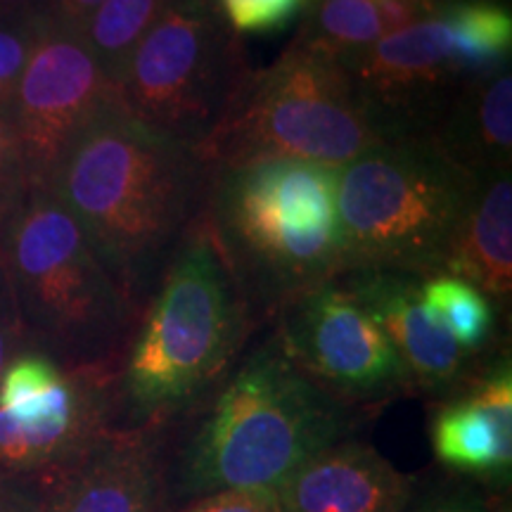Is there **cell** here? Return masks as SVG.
Returning <instances> with one entry per match:
<instances>
[{"instance_id":"d4e9b609","label":"cell","mask_w":512,"mask_h":512,"mask_svg":"<svg viewBox=\"0 0 512 512\" xmlns=\"http://www.w3.org/2000/svg\"><path fill=\"white\" fill-rule=\"evenodd\" d=\"M31 188L22 145L8 112H0V230Z\"/></svg>"},{"instance_id":"8fae6325","label":"cell","mask_w":512,"mask_h":512,"mask_svg":"<svg viewBox=\"0 0 512 512\" xmlns=\"http://www.w3.org/2000/svg\"><path fill=\"white\" fill-rule=\"evenodd\" d=\"M110 100L112 81L83 36L38 17L10 107L31 185L48 188L72 140Z\"/></svg>"},{"instance_id":"4fadbf2b","label":"cell","mask_w":512,"mask_h":512,"mask_svg":"<svg viewBox=\"0 0 512 512\" xmlns=\"http://www.w3.org/2000/svg\"><path fill=\"white\" fill-rule=\"evenodd\" d=\"M339 283L389 339L418 394L446 399L477 373V354L460 349L422 299L420 275L399 271H347Z\"/></svg>"},{"instance_id":"7a4b0ae2","label":"cell","mask_w":512,"mask_h":512,"mask_svg":"<svg viewBox=\"0 0 512 512\" xmlns=\"http://www.w3.org/2000/svg\"><path fill=\"white\" fill-rule=\"evenodd\" d=\"M48 190L143 313L207 207L209 171L195 150L138 124L112 98L72 140Z\"/></svg>"},{"instance_id":"8992f818","label":"cell","mask_w":512,"mask_h":512,"mask_svg":"<svg viewBox=\"0 0 512 512\" xmlns=\"http://www.w3.org/2000/svg\"><path fill=\"white\" fill-rule=\"evenodd\" d=\"M389 140L351 69L294 38L266 69H247L195 155L207 171L254 159L342 169Z\"/></svg>"},{"instance_id":"7c38bea8","label":"cell","mask_w":512,"mask_h":512,"mask_svg":"<svg viewBox=\"0 0 512 512\" xmlns=\"http://www.w3.org/2000/svg\"><path fill=\"white\" fill-rule=\"evenodd\" d=\"M351 74L389 138L427 136L465 81L439 12L382 36L351 64Z\"/></svg>"},{"instance_id":"603a6c76","label":"cell","mask_w":512,"mask_h":512,"mask_svg":"<svg viewBox=\"0 0 512 512\" xmlns=\"http://www.w3.org/2000/svg\"><path fill=\"white\" fill-rule=\"evenodd\" d=\"M38 17L0 19V112H8L29 60Z\"/></svg>"},{"instance_id":"f1b7e54d","label":"cell","mask_w":512,"mask_h":512,"mask_svg":"<svg viewBox=\"0 0 512 512\" xmlns=\"http://www.w3.org/2000/svg\"><path fill=\"white\" fill-rule=\"evenodd\" d=\"M387 34H396L437 15L444 0H370Z\"/></svg>"},{"instance_id":"5bb4252c","label":"cell","mask_w":512,"mask_h":512,"mask_svg":"<svg viewBox=\"0 0 512 512\" xmlns=\"http://www.w3.org/2000/svg\"><path fill=\"white\" fill-rule=\"evenodd\" d=\"M171 434L107 432L46 482L41 512H164V458Z\"/></svg>"},{"instance_id":"7402d4cb","label":"cell","mask_w":512,"mask_h":512,"mask_svg":"<svg viewBox=\"0 0 512 512\" xmlns=\"http://www.w3.org/2000/svg\"><path fill=\"white\" fill-rule=\"evenodd\" d=\"M422 299L434 320L444 328L460 349L482 354L494 335V309L486 294L475 285L448 273H434L422 278Z\"/></svg>"},{"instance_id":"30bf717a","label":"cell","mask_w":512,"mask_h":512,"mask_svg":"<svg viewBox=\"0 0 512 512\" xmlns=\"http://www.w3.org/2000/svg\"><path fill=\"white\" fill-rule=\"evenodd\" d=\"M271 323L285 354L347 406L370 413L418 394L389 339L337 278L292 297Z\"/></svg>"},{"instance_id":"1f68e13d","label":"cell","mask_w":512,"mask_h":512,"mask_svg":"<svg viewBox=\"0 0 512 512\" xmlns=\"http://www.w3.org/2000/svg\"><path fill=\"white\" fill-rule=\"evenodd\" d=\"M46 0H0V19L43 15Z\"/></svg>"},{"instance_id":"cb8c5ba5","label":"cell","mask_w":512,"mask_h":512,"mask_svg":"<svg viewBox=\"0 0 512 512\" xmlns=\"http://www.w3.org/2000/svg\"><path fill=\"white\" fill-rule=\"evenodd\" d=\"M306 0H216L233 34L280 31L297 17Z\"/></svg>"},{"instance_id":"5b68a950","label":"cell","mask_w":512,"mask_h":512,"mask_svg":"<svg viewBox=\"0 0 512 512\" xmlns=\"http://www.w3.org/2000/svg\"><path fill=\"white\" fill-rule=\"evenodd\" d=\"M337 171L254 159L209 174L204 214L259 323L344 273Z\"/></svg>"},{"instance_id":"4dcf8cb0","label":"cell","mask_w":512,"mask_h":512,"mask_svg":"<svg viewBox=\"0 0 512 512\" xmlns=\"http://www.w3.org/2000/svg\"><path fill=\"white\" fill-rule=\"evenodd\" d=\"M100 3L102 0H46L43 15L64 29L81 34Z\"/></svg>"},{"instance_id":"2e32d148","label":"cell","mask_w":512,"mask_h":512,"mask_svg":"<svg viewBox=\"0 0 512 512\" xmlns=\"http://www.w3.org/2000/svg\"><path fill=\"white\" fill-rule=\"evenodd\" d=\"M413 494L415 477L356 437L323 448L278 486L280 512H406Z\"/></svg>"},{"instance_id":"9c48e42d","label":"cell","mask_w":512,"mask_h":512,"mask_svg":"<svg viewBox=\"0 0 512 512\" xmlns=\"http://www.w3.org/2000/svg\"><path fill=\"white\" fill-rule=\"evenodd\" d=\"M112 432L110 384L24 349L0 377V472L48 482Z\"/></svg>"},{"instance_id":"4316f807","label":"cell","mask_w":512,"mask_h":512,"mask_svg":"<svg viewBox=\"0 0 512 512\" xmlns=\"http://www.w3.org/2000/svg\"><path fill=\"white\" fill-rule=\"evenodd\" d=\"M164 512H280L278 489H226Z\"/></svg>"},{"instance_id":"83f0119b","label":"cell","mask_w":512,"mask_h":512,"mask_svg":"<svg viewBox=\"0 0 512 512\" xmlns=\"http://www.w3.org/2000/svg\"><path fill=\"white\" fill-rule=\"evenodd\" d=\"M24 349H27V339H24L22 320H19L15 297H12L8 273L0 264V377L10 366L12 358Z\"/></svg>"},{"instance_id":"3957f363","label":"cell","mask_w":512,"mask_h":512,"mask_svg":"<svg viewBox=\"0 0 512 512\" xmlns=\"http://www.w3.org/2000/svg\"><path fill=\"white\" fill-rule=\"evenodd\" d=\"M259 325L202 211L110 380L112 430L174 434L238 363Z\"/></svg>"},{"instance_id":"e0dca14e","label":"cell","mask_w":512,"mask_h":512,"mask_svg":"<svg viewBox=\"0 0 512 512\" xmlns=\"http://www.w3.org/2000/svg\"><path fill=\"white\" fill-rule=\"evenodd\" d=\"M448 157L477 176L510 171L512 74L508 67L465 79L427 131Z\"/></svg>"},{"instance_id":"6da1fadb","label":"cell","mask_w":512,"mask_h":512,"mask_svg":"<svg viewBox=\"0 0 512 512\" xmlns=\"http://www.w3.org/2000/svg\"><path fill=\"white\" fill-rule=\"evenodd\" d=\"M366 415L318 387L271 328L166 439V510L226 489H278L323 448L354 437Z\"/></svg>"},{"instance_id":"d6a6232c","label":"cell","mask_w":512,"mask_h":512,"mask_svg":"<svg viewBox=\"0 0 512 512\" xmlns=\"http://www.w3.org/2000/svg\"><path fill=\"white\" fill-rule=\"evenodd\" d=\"M494 512H510V505L508 503H501V501H498V498H496V505H494Z\"/></svg>"},{"instance_id":"44dd1931","label":"cell","mask_w":512,"mask_h":512,"mask_svg":"<svg viewBox=\"0 0 512 512\" xmlns=\"http://www.w3.org/2000/svg\"><path fill=\"white\" fill-rule=\"evenodd\" d=\"M176 0H102L81 36L114 83L136 43Z\"/></svg>"},{"instance_id":"ac0fdd59","label":"cell","mask_w":512,"mask_h":512,"mask_svg":"<svg viewBox=\"0 0 512 512\" xmlns=\"http://www.w3.org/2000/svg\"><path fill=\"white\" fill-rule=\"evenodd\" d=\"M444 273L482 294L508 299L512 292V183L510 171L484 176L467 211Z\"/></svg>"},{"instance_id":"ba28073f","label":"cell","mask_w":512,"mask_h":512,"mask_svg":"<svg viewBox=\"0 0 512 512\" xmlns=\"http://www.w3.org/2000/svg\"><path fill=\"white\" fill-rule=\"evenodd\" d=\"M247 69L214 0H176L131 50L112 98L138 124L197 150Z\"/></svg>"},{"instance_id":"52a82bcc","label":"cell","mask_w":512,"mask_h":512,"mask_svg":"<svg viewBox=\"0 0 512 512\" xmlns=\"http://www.w3.org/2000/svg\"><path fill=\"white\" fill-rule=\"evenodd\" d=\"M479 183L482 176L425 136L389 138L342 166L337 209L344 273H444Z\"/></svg>"},{"instance_id":"ffe728a7","label":"cell","mask_w":512,"mask_h":512,"mask_svg":"<svg viewBox=\"0 0 512 512\" xmlns=\"http://www.w3.org/2000/svg\"><path fill=\"white\" fill-rule=\"evenodd\" d=\"M306 19L297 38L351 69L387 31L370 0H306Z\"/></svg>"},{"instance_id":"277c9868","label":"cell","mask_w":512,"mask_h":512,"mask_svg":"<svg viewBox=\"0 0 512 512\" xmlns=\"http://www.w3.org/2000/svg\"><path fill=\"white\" fill-rule=\"evenodd\" d=\"M0 256L27 349L110 384L140 311L48 188L31 185L0 230Z\"/></svg>"},{"instance_id":"484cf974","label":"cell","mask_w":512,"mask_h":512,"mask_svg":"<svg viewBox=\"0 0 512 512\" xmlns=\"http://www.w3.org/2000/svg\"><path fill=\"white\" fill-rule=\"evenodd\" d=\"M496 498L484 494L477 482H453L418 494L415 491L406 512H494Z\"/></svg>"},{"instance_id":"e575fe53","label":"cell","mask_w":512,"mask_h":512,"mask_svg":"<svg viewBox=\"0 0 512 512\" xmlns=\"http://www.w3.org/2000/svg\"><path fill=\"white\" fill-rule=\"evenodd\" d=\"M0 264H3V256H0Z\"/></svg>"},{"instance_id":"836d02e7","label":"cell","mask_w":512,"mask_h":512,"mask_svg":"<svg viewBox=\"0 0 512 512\" xmlns=\"http://www.w3.org/2000/svg\"><path fill=\"white\" fill-rule=\"evenodd\" d=\"M3 475H8V472H0V477H3Z\"/></svg>"},{"instance_id":"9a60e30c","label":"cell","mask_w":512,"mask_h":512,"mask_svg":"<svg viewBox=\"0 0 512 512\" xmlns=\"http://www.w3.org/2000/svg\"><path fill=\"white\" fill-rule=\"evenodd\" d=\"M434 458L477 484H503L512 472V370L505 356L477 370L432 411Z\"/></svg>"},{"instance_id":"f546056e","label":"cell","mask_w":512,"mask_h":512,"mask_svg":"<svg viewBox=\"0 0 512 512\" xmlns=\"http://www.w3.org/2000/svg\"><path fill=\"white\" fill-rule=\"evenodd\" d=\"M46 482L36 477H0V512H41Z\"/></svg>"},{"instance_id":"d6986e66","label":"cell","mask_w":512,"mask_h":512,"mask_svg":"<svg viewBox=\"0 0 512 512\" xmlns=\"http://www.w3.org/2000/svg\"><path fill=\"white\" fill-rule=\"evenodd\" d=\"M437 12L451 31L453 62L463 79L508 67L512 17L503 5L491 0H444Z\"/></svg>"}]
</instances>
